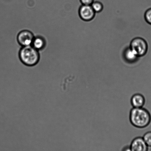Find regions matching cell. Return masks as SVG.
Here are the masks:
<instances>
[{"label":"cell","instance_id":"obj_4","mask_svg":"<svg viewBox=\"0 0 151 151\" xmlns=\"http://www.w3.org/2000/svg\"><path fill=\"white\" fill-rule=\"evenodd\" d=\"M35 36L30 31L24 30L19 32L17 36V41L22 47L32 45Z\"/></svg>","mask_w":151,"mask_h":151},{"label":"cell","instance_id":"obj_7","mask_svg":"<svg viewBox=\"0 0 151 151\" xmlns=\"http://www.w3.org/2000/svg\"><path fill=\"white\" fill-rule=\"evenodd\" d=\"M131 104L134 108H142L145 103V99L142 95L136 94L134 95L131 99Z\"/></svg>","mask_w":151,"mask_h":151},{"label":"cell","instance_id":"obj_8","mask_svg":"<svg viewBox=\"0 0 151 151\" xmlns=\"http://www.w3.org/2000/svg\"><path fill=\"white\" fill-rule=\"evenodd\" d=\"M123 55L125 60L128 63H130L137 61L139 58L130 47L125 49Z\"/></svg>","mask_w":151,"mask_h":151},{"label":"cell","instance_id":"obj_12","mask_svg":"<svg viewBox=\"0 0 151 151\" xmlns=\"http://www.w3.org/2000/svg\"><path fill=\"white\" fill-rule=\"evenodd\" d=\"M144 17L146 21L151 25V8L146 10L145 13Z\"/></svg>","mask_w":151,"mask_h":151},{"label":"cell","instance_id":"obj_2","mask_svg":"<svg viewBox=\"0 0 151 151\" xmlns=\"http://www.w3.org/2000/svg\"><path fill=\"white\" fill-rule=\"evenodd\" d=\"M19 55L21 61L27 66L35 65L40 60L39 51L32 45L22 47L19 52Z\"/></svg>","mask_w":151,"mask_h":151},{"label":"cell","instance_id":"obj_5","mask_svg":"<svg viewBox=\"0 0 151 151\" xmlns=\"http://www.w3.org/2000/svg\"><path fill=\"white\" fill-rule=\"evenodd\" d=\"M96 12L91 5H83L80 7L78 14L82 20L86 22L90 21L94 18Z\"/></svg>","mask_w":151,"mask_h":151},{"label":"cell","instance_id":"obj_6","mask_svg":"<svg viewBox=\"0 0 151 151\" xmlns=\"http://www.w3.org/2000/svg\"><path fill=\"white\" fill-rule=\"evenodd\" d=\"M130 148L131 151H147L149 150L148 146L142 137H137L134 139Z\"/></svg>","mask_w":151,"mask_h":151},{"label":"cell","instance_id":"obj_13","mask_svg":"<svg viewBox=\"0 0 151 151\" xmlns=\"http://www.w3.org/2000/svg\"><path fill=\"white\" fill-rule=\"evenodd\" d=\"M80 1L83 5H91L94 0H80Z\"/></svg>","mask_w":151,"mask_h":151},{"label":"cell","instance_id":"obj_11","mask_svg":"<svg viewBox=\"0 0 151 151\" xmlns=\"http://www.w3.org/2000/svg\"><path fill=\"white\" fill-rule=\"evenodd\" d=\"M146 144L149 147L151 148V131L146 132L143 137Z\"/></svg>","mask_w":151,"mask_h":151},{"label":"cell","instance_id":"obj_10","mask_svg":"<svg viewBox=\"0 0 151 151\" xmlns=\"http://www.w3.org/2000/svg\"><path fill=\"white\" fill-rule=\"evenodd\" d=\"M91 6L96 13H100L103 9V4L100 1H94L91 4Z\"/></svg>","mask_w":151,"mask_h":151},{"label":"cell","instance_id":"obj_1","mask_svg":"<svg viewBox=\"0 0 151 151\" xmlns=\"http://www.w3.org/2000/svg\"><path fill=\"white\" fill-rule=\"evenodd\" d=\"M130 122L137 128H143L150 125L151 115L147 109L142 108H133L129 116Z\"/></svg>","mask_w":151,"mask_h":151},{"label":"cell","instance_id":"obj_9","mask_svg":"<svg viewBox=\"0 0 151 151\" xmlns=\"http://www.w3.org/2000/svg\"><path fill=\"white\" fill-rule=\"evenodd\" d=\"M46 45L45 38L41 36L35 37L32 46L38 51H41L45 48Z\"/></svg>","mask_w":151,"mask_h":151},{"label":"cell","instance_id":"obj_3","mask_svg":"<svg viewBox=\"0 0 151 151\" xmlns=\"http://www.w3.org/2000/svg\"><path fill=\"white\" fill-rule=\"evenodd\" d=\"M130 47L139 57L145 55L148 49L147 42L144 39L139 37L134 38L132 40Z\"/></svg>","mask_w":151,"mask_h":151}]
</instances>
